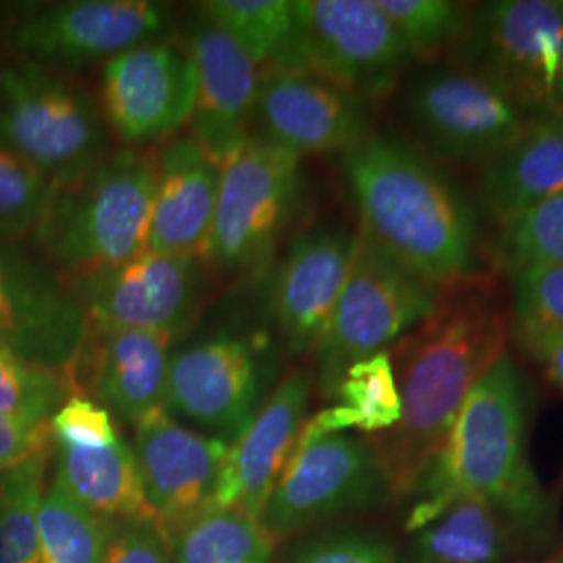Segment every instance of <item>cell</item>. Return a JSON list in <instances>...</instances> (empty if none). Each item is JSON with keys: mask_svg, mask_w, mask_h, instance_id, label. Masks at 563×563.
Wrapping results in <instances>:
<instances>
[{"mask_svg": "<svg viewBox=\"0 0 563 563\" xmlns=\"http://www.w3.org/2000/svg\"><path fill=\"white\" fill-rule=\"evenodd\" d=\"M99 102L123 148L167 142L190 123L197 69L181 42H144L102 63Z\"/></svg>", "mask_w": 563, "mask_h": 563, "instance_id": "5bb4252c", "label": "cell"}, {"mask_svg": "<svg viewBox=\"0 0 563 563\" xmlns=\"http://www.w3.org/2000/svg\"><path fill=\"white\" fill-rule=\"evenodd\" d=\"M488 257L507 278L532 265H563V190L501 223Z\"/></svg>", "mask_w": 563, "mask_h": 563, "instance_id": "f546056e", "label": "cell"}, {"mask_svg": "<svg viewBox=\"0 0 563 563\" xmlns=\"http://www.w3.org/2000/svg\"><path fill=\"white\" fill-rule=\"evenodd\" d=\"M55 481L102 522L151 516L134 449L123 441L102 449L59 446Z\"/></svg>", "mask_w": 563, "mask_h": 563, "instance_id": "484cf974", "label": "cell"}, {"mask_svg": "<svg viewBox=\"0 0 563 563\" xmlns=\"http://www.w3.org/2000/svg\"><path fill=\"white\" fill-rule=\"evenodd\" d=\"M334 401L353 413L357 428L365 434L393 430L401 420V393L390 353L380 351L353 363L342 378Z\"/></svg>", "mask_w": 563, "mask_h": 563, "instance_id": "1f68e13d", "label": "cell"}, {"mask_svg": "<svg viewBox=\"0 0 563 563\" xmlns=\"http://www.w3.org/2000/svg\"><path fill=\"white\" fill-rule=\"evenodd\" d=\"M95 332V330H90ZM92 388L97 399L125 422L136 423L163 405L174 341L157 332H95Z\"/></svg>", "mask_w": 563, "mask_h": 563, "instance_id": "603a6c76", "label": "cell"}, {"mask_svg": "<svg viewBox=\"0 0 563 563\" xmlns=\"http://www.w3.org/2000/svg\"><path fill=\"white\" fill-rule=\"evenodd\" d=\"M42 563H102L107 522L53 481L38 509Z\"/></svg>", "mask_w": 563, "mask_h": 563, "instance_id": "4dcf8cb0", "label": "cell"}, {"mask_svg": "<svg viewBox=\"0 0 563 563\" xmlns=\"http://www.w3.org/2000/svg\"><path fill=\"white\" fill-rule=\"evenodd\" d=\"M311 74L369 104L388 97L411 63L378 0H299Z\"/></svg>", "mask_w": 563, "mask_h": 563, "instance_id": "9a60e30c", "label": "cell"}, {"mask_svg": "<svg viewBox=\"0 0 563 563\" xmlns=\"http://www.w3.org/2000/svg\"><path fill=\"white\" fill-rule=\"evenodd\" d=\"M390 499L372 443L342 432L295 444L260 522L276 541L351 511L384 507Z\"/></svg>", "mask_w": 563, "mask_h": 563, "instance_id": "8fae6325", "label": "cell"}, {"mask_svg": "<svg viewBox=\"0 0 563 563\" xmlns=\"http://www.w3.org/2000/svg\"><path fill=\"white\" fill-rule=\"evenodd\" d=\"M313 376L297 367L282 378L263 401L241 439L223 460L213 505L262 518L299 439L311 401Z\"/></svg>", "mask_w": 563, "mask_h": 563, "instance_id": "44dd1931", "label": "cell"}, {"mask_svg": "<svg viewBox=\"0 0 563 563\" xmlns=\"http://www.w3.org/2000/svg\"><path fill=\"white\" fill-rule=\"evenodd\" d=\"M411 55L432 60L451 53L460 42L470 4L451 0H378Z\"/></svg>", "mask_w": 563, "mask_h": 563, "instance_id": "d6a6232c", "label": "cell"}, {"mask_svg": "<svg viewBox=\"0 0 563 563\" xmlns=\"http://www.w3.org/2000/svg\"><path fill=\"white\" fill-rule=\"evenodd\" d=\"M302 192L299 155L251 136L223 167L220 197L202 263L234 280L265 276Z\"/></svg>", "mask_w": 563, "mask_h": 563, "instance_id": "ba28073f", "label": "cell"}, {"mask_svg": "<svg viewBox=\"0 0 563 563\" xmlns=\"http://www.w3.org/2000/svg\"><path fill=\"white\" fill-rule=\"evenodd\" d=\"M181 44L197 69L190 136L213 162L225 167L253 136L262 71L205 13L190 23Z\"/></svg>", "mask_w": 563, "mask_h": 563, "instance_id": "ffe728a7", "label": "cell"}, {"mask_svg": "<svg viewBox=\"0 0 563 563\" xmlns=\"http://www.w3.org/2000/svg\"><path fill=\"white\" fill-rule=\"evenodd\" d=\"M202 13L260 71H311L299 0H211Z\"/></svg>", "mask_w": 563, "mask_h": 563, "instance_id": "d4e9b609", "label": "cell"}, {"mask_svg": "<svg viewBox=\"0 0 563 563\" xmlns=\"http://www.w3.org/2000/svg\"><path fill=\"white\" fill-rule=\"evenodd\" d=\"M172 27V9L148 0H67L25 4L0 27L7 57L60 74L107 63Z\"/></svg>", "mask_w": 563, "mask_h": 563, "instance_id": "9c48e42d", "label": "cell"}, {"mask_svg": "<svg viewBox=\"0 0 563 563\" xmlns=\"http://www.w3.org/2000/svg\"><path fill=\"white\" fill-rule=\"evenodd\" d=\"M286 563H397V558L383 534L351 530L302 544Z\"/></svg>", "mask_w": 563, "mask_h": 563, "instance_id": "74e56055", "label": "cell"}, {"mask_svg": "<svg viewBox=\"0 0 563 563\" xmlns=\"http://www.w3.org/2000/svg\"><path fill=\"white\" fill-rule=\"evenodd\" d=\"M201 257L142 251L128 262L65 276L90 330H141L172 341L186 334L207 299Z\"/></svg>", "mask_w": 563, "mask_h": 563, "instance_id": "30bf717a", "label": "cell"}, {"mask_svg": "<svg viewBox=\"0 0 563 563\" xmlns=\"http://www.w3.org/2000/svg\"><path fill=\"white\" fill-rule=\"evenodd\" d=\"M230 444L176 422L163 407L134 423V457L151 516L167 543L213 504Z\"/></svg>", "mask_w": 563, "mask_h": 563, "instance_id": "ac0fdd59", "label": "cell"}, {"mask_svg": "<svg viewBox=\"0 0 563 563\" xmlns=\"http://www.w3.org/2000/svg\"><path fill=\"white\" fill-rule=\"evenodd\" d=\"M174 563H272L274 539L257 518L207 505L169 543Z\"/></svg>", "mask_w": 563, "mask_h": 563, "instance_id": "83f0119b", "label": "cell"}, {"mask_svg": "<svg viewBox=\"0 0 563 563\" xmlns=\"http://www.w3.org/2000/svg\"><path fill=\"white\" fill-rule=\"evenodd\" d=\"M522 563H563V555H558V558H551V560H544V562H522Z\"/></svg>", "mask_w": 563, "mask_h": 563, "instance_id": "7bdbcfd3", "label": "cell"}, {"mask_svg": "<svg viewBox=\"0 0 563 563\" xmlns=\"http://www.w3.org/2000/svg\"><path fill=\"white\" fill-rule=\"evenodd\" d=\"M562 41L560 0H493L470 7L451 57L457 69L493 86L528 120H547L560 118Z\"/></svg>", "mask_w": 563, "mask_h": 563, "instance_id": "52a82bcc", "label": "cell"}, {"mask_svg": "<svg viewBox=\"0 0 563 563\" xmlns=\"http://www.w3.org/2000/svg\"><path fill=\"white\" fill-rule=\"evenodd\" d=\"M157 157L113 148L90 174L57 188L34 241L65 276L111 267L146 251Z\"/></svg>", "mask_w": 563, "mask_h": 563, "instance_id": "277c9868", "label": "cell"}, {"mask_svg": "<svg viewBox=\"0 0 563 563\" xmlns=\"http://www.w3.org/2000/svg\"><path fill=\"white\" fill-rule=\"evenodd\" d=\"M51 444L0 470V563H42L38 509Z\"/></svg>", "mask_w": 563, "mask_h": 563, "instance_id": "f1b7e54d", "label": "cell"}, {"mask_svg": "<svg viewBox=\"0 0 563 563\" xmlns=\"http://www.w3.org/2000/svg\"><path fill=\"white\" fill-rule=\"evenodd\" d=\"M48 426H27L0 411V470L32 457L48 446Z\"/></svg>", "mask_w": 563, "mask_h": 563, "instance_id": "ab89813d", "label": "cell"}, {"mask_svg": "<svg viewBox=\"0 0 563 563\" xmlns=\"http://www.w3.org/2000/svg\"><path fill=\"white\" fill-rule=\"evenodd\" d=\"M157 157V186L146 251L202 257L220 197L223 167L192 136L165 142Z\"/></svg>", "mask_w": 563, "mask_h": 563, "instance_id": "7402d4cb", "label": "cell"}, {"mask_svg": "<svg viewBox=\"0 0 563 563\" xmlns=\"http://www.w3.org/2000/svg\"><path fill=\"white\" fill-rule=\"evenodd\" d=\"M88 339V318L59 269L0 239V349L69 378Z\"/></svg>", "mask_w": 563, "mask_h": 563, "instance_id": "4fadbf2b", "label": "cell"}, {"mask_svg": "<svg viewBox=\"0 0 563 563\" xmlns=\"http://www.w3.org/2000/svg\"><path fill=\"white\" fill-rule=\"evenodd\" d=\"M558 113L563 118V41L562 57H560V74H558Z\"/></svg>", "mask_w": 563, "mask_h": 563, "instance_id": "b9f144b4", "label": "cell"}, {"mask_svg": "<svg viewBox=\"0 0 563 563\" xmlns=\"http://www.w3.org/2000/svg\"><path fill=\"white\" fill-rule=\"evenodd\" d=\"M530 390L509 353L463 402L441 455L418 484L405 528L418 532L449 505L476 499L497 509L523 547L558 534V507L528 457Z\"/></svg>", "mask_w": 563, "mask_h": 563, "instance_id": "7a4b0ae2", "label": "cell"}, {"mask_svg": "<svg viewBox=\"0 0 563 563\" xmlns=\"http://www.w3.org/2000/svg\"><path fill=\"white\" fill-rule=\"evenodd\" d=\"M253 136L299 157L349 153L372 136L367 104L311 71H262Z\"/></svg>", "mask_w": 563, "mask_h": 563, "instance_id": "d6986e66", "label": "cell"}, {"mask_svg": "<svg viewBox=\"0 0 563 563\" xmlns=\"http://www.w3.org/2000/svg\"><path fill=\"white\" fill-rule=\"evenodd\" d=\"M523 353L543 369L544 376L563 390V334L511 332Z\"/></svg>", "mask_w": 563, "mask_h": 563, "instance_id": "60d3db41", "label": "cell"}, {"mask_svg": "<svg viewBox=\"0 0 563 563\" xmlns=\"http://www.w3.org/2000/svg\"><path fill=\"white\" fill-rule=\"evenodd\" d=\"M497 274L439 288L430 316L388 351L401 393V420L369 441L393 499H407L441 455L463 402L507 353L511 311Z\"/></svg>", "mask_w": 563, "mask_h": 563, "instance_id": "6da1fadb", "label": "cell"}, {"mask_svg": "<svg viewBox=\"0 0 563 563\" xmlns=\"http://www.w3.org/2000/svg\"><path fill=\"white\" fill-rule=\"evenodd\" d=\"M55 443L67 449H102L118 443V430L111 411L99 402L69 397L48 422Z\"/></svg>", "mask_w": 563, "mask_h": 563, "instance_id": "8d00e7d4", "label": "cell"}, {"mask_svg": "<svg viewBox=\"0 0 563 563\" xmlns=\"http://www.w3.org/2000/svg\"><path fill=\"white\" fill-rule=\"evenodd\" d=\"M102 563H174L172 549L155 518L107 522Z\"/></svg>", "mask_w": 563, "mask_h": 563, "instance_id": "f35d334b", "label": "cell"}, {"mask_svg": "<svg viewBox=\"0 0 563 563\" xmlns=\"http://www.w3.org/2000/svg\"><path fill=\"white\" fill-rule=\"evenodd\" d=\"M57 186L36 167L0 146V239H34L55 199Z\"/></svg>", "mask_w": 563, "mask_h": 563, "instance_id": "e575fe53", "label": "cell"}, {"mask_svg": "<svg viewBox=\"0 0 563 563\" xmlns=\"http://www.w3.org/2000/svg\"><path fill=\"white\" fill-rule=\"evenodd\" d=\"M405 111L428 146L457 163H490L520 141L532 121L486 81L430 67L407 86Z\"/></svg>", "mask_w": 563, "mask_h": 563, "instance_id": "2e32d148", "label": "cell"}, {"mask_svg": "<svg viewBox=\"0 0 563 563\" xmlns=\"http://www.w3.org/2000/svg\"><path fill=\"white\" fill-rule=\"evenodd\" d=\"M511 332L563 334V265H532L509 276Z\"/></svg>", "mask_w": 563, "mask_h": 563, "instance_id": "d590c367", "label": "cell"}, {"mask_svg": "<svg viewBox=\"0 0 563 563\" xmlns=\"http://www.w3.org/2000/svg\"><path fill=\"white\" fill-rule=\"evenodd\" d=\"M563 190V118L532 121L522 139L486 163L478 201L493 222L516 218Z\"/></svg>", "mask_w": 563, "mask_h": 563, "instance_id": "cb8c5ba5", "label": "cell"}, {"mask_svg": "<svg viewBox=\"0 0 563 563\" xmlns=\"http://www.w3.org/2000/svg\"><path fill=\"white\" fill-rule=\"evenodd\" d=\"M522 541L490 505L462 499L418 530L413 563H504Z\"/></svg>", "mask_w": 563, "mask_h": 563, "instance_id": "4316f807", "label": "cell"}, {"mask_svg": "<svg viewBox=\"0 0 563 563\" xmlns=\"http://www.w3.org/2000/svg\"><path fill=\"white\" fill-rule=\"evenodd\" d=\"M349 192L374 241L437 286L478 274L476 213L422 153L372 134L342 155Z\"/></svg>", "mask_w": 563, "mask_h": 563, "instance_id": "3957f363", "label": "cell"}, {"mask_svg": "<svg viewBox=\"0 0 563 563\" xmlns=\"http://www.w3.org/2000/svg\"><path fill=\"white\" fill-rule=\"evenodd\" d=\"M272 365L257 342L218 332L169 357L163 409L234 444L255 420Z\"/></svg>", "mask_w": 563, "mask_h": 563, "instance_id": "7c38bea8", "label": "cell"}, {"mask_svg": "<svg viewBox=\"0 0 563 563\" xmlns=\"http://www.w3.org/2000/svg\"><path fill=\"white\" fill-rule=\"evenodd\" d=\"M67 376L20 360L0 349V411L27 423L48 426L51 418L69 399Z\"/></svg>", "mask_w": 563, "mask_h": 563, "instance_id": "836d02e7", "label": "cell"}, {"mask_svg": "<svg viewBox=\"0 0 563 563\" xmlns=\"http://www.w3.org/2000/svg\"><path fill=\"white\" fill-rule=\"evenodd\" d=\"M439 288L360 228L349 276L316 351L320 397L334 401L353 363L388 351L423 322L437 305Z\"/></svg>", "mask_w": 563, "mask_h": 563, "instance_id": "8992f818", "label": "cell"}, {"mask_svg": "<svg viewBox=\"0 0 563 563\" xmlns=\"http://www.w3.org/2000/svg\"><path fill=\"white\" fill-rule=\"evenodd\" d=\"M357 230L342 222L307 228L290 242L267 290V311L288 355L318 351L349 276Z\"/></svg>", "mask_w": 563, "mask_h": 563, "instance_id": "e0dca14e", "label": "cell"}, {"mask_svg": "<svg viewBox=\"0 0 563 563\" xmlns=\"http://www.w3.org/2000/svg\"><path fill=\"white\" fill-rule=\"evenodd\" d=\"M0 146L57 188L90 174L113 151L99 97L32 60H0Z\"/></svg>", "mask_w": 563, "mask_h": 563, "instance_id": "5b68a950", "label": "cell"}]
</instances>
